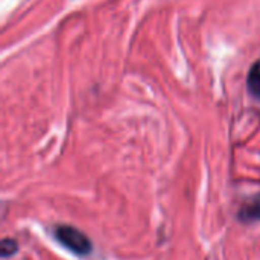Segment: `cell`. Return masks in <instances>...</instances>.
<instances>
[{"instance_id":"obj_1","label":"cell","mask_w":260,"mask_h":260,"mask_svg":"<svg viewBox=\"0 0 260 260\" xmlns=\"http://www.w3.org/2000/svg\"><path fill=\"white\" fill-rule=\"evenodd\" d=\"M53 236L56 238V241L61 245H64L66 248H69L70 251H73L78 256H87L93 248L91 241L75 227L58 225L53 230Z\"/></svg>"},{"instance_id":"obj_2","label":"cell","mask_w":260,"mask_h":260,"mask_svg":"<svg viewBox=\"0 0 260 260\" xmlns=\"http://www.w3.org/2000/svg\"><path fill=\"white\" fill-rule=\"evenodd\" d=\"M247 88H248V93L260 102V59L256 61L250 72H248V76H247Z\"/></svg>"},{"instance_id":"obj_3","label":"cell","mask_w":260,"mask_h":260,"mask_svg":"<svg viewBox=\"0 0 260 260\" xmlns=\"http://www.w3.org/2000/svg\"><path fill=\"white\" fill-rule=\"evenodd\" d=\"M242 218L251 219V221H259L260 219V198L256 200L251 206H248L245 210H242Z\"/></svg>"},{"instance_id":"obj_4","label":"cell","mask_w":260,"mask_h":260,"mask_svg":"<svg viewBox=\"0 0 260 260\" xmlns=\"http://www.w3.org/2000/svg\"><path fill=\"white\" fill-rule=\"evenodd\" d=\"M17 242L12 239H3L2 241V257L6 259L9 256H12L14 253H17Z\"/></svg>"}]
</instances>
